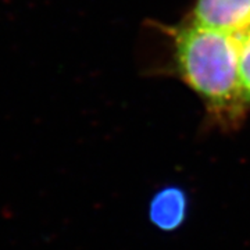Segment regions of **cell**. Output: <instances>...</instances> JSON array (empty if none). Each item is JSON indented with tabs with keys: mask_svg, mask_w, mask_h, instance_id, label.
Masks as SVG:
<instances>
[{
	"mask_svg": "<svg viewBox=\"0 0 250 250\" xmlns=\"http://www.w3.org/2000/svg\"><path fill=\"white\" fill-rule=\"evenodd\" d=\"M152 25L170 41L168 72L200 100L207 128L239 129L250 111L242 98L236 36L184 20L174 25L152 21Z\"/></svg>",
	"mask_w": 250,
	"mask_h": 250,
	"instance_id": "obj_1",
	"label": "cell"
},
{
	"mask_svg": "<svg viewBox=\"0 0 250 250\" xmlns=\"http://www.w3.org/2000/svg\"><path fill=\"white\" fill-rule=\"evenodd\" d=\"M184 21L238 35L250 28V0H193Z\"/></svg>",
	"mask_w": 250,
	"mask_h": 250,
	"instance_id": "obj_2",
	"label": "cell"
},
{
	"mask_svg": "<svg viewBox=\"0 0 250 250\" xmlns=\"http://www.w3.org/2000/svg\"><path fill=\"white\" fill-rule=\"evenodd\" d=\"M188 200L178 188H164L157 192L150 203V220L164 231H171L184 223L187 217Z\"/></svg>",
	"mask_w": 250,
	"mask_h": 250,
	"instance_id": "obj_3",
	"label": "cell"
},
{
	"mask_svg": "<svg viewBox=\"0 0 250 250\" xmlns=\"http://www.w3.org/2000/svg\"><path fill=\"white\" fill-rule=\"evenodd\" d=\"M238 72L243 102L250 111V28L238 34Z\"/></svg>",
	"mask_w": 250,
	"mask_h": 250,
	"instance_id": "obj_4",
	"label": "cell"
}]
</instances>
